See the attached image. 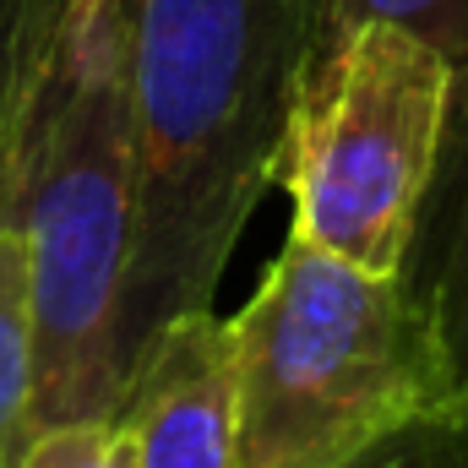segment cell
<instances>
[{
    "instance_id": "1",
    "label": "cell",
    "mask_w": 468,
    "mask_h": 468,
    "mask_svg": "<svg viewBox=\"0 0 468 468\" xmlns=\"http://www.w3.org/2000/svg\"><path fill=\"white\" fill-rule=\"evenodd\" d=\"M305 71L311 0H131L120 387L158 327L213 305L278 175Z\"/></svg>"
},
{
    "instance_id": "2",
    "label": "cell",
    "mask_w": 468,
    "mask_h": 468,
    "mask_svg": "<svg viewBox=\"0 0 468 468\" xmlns=\"http://www.w3.org/2000/svg\"><path fill=\"white\" fill-rule=\"evenodd\" d=\"M0 224L33 278L27 436L115 420L131 239V0H22L0 115Z\"/></svg>"
},
{
    "instance_id": "11",
    "label": "cell",
    "mask_w": 468,
    "mask_h": 468,
    "mask_svg": "<svg viewBox=\"0 0 468 468\" xmlns=\"http://www.w3.org/2000/svg\"><path fill=\"white\" fill-rule=\"evenodd\" d=\"M16 22H22V0H0V115H5V82L16 55Z\"/></svg>"
},
{
    "instance_id": "4",
    "label": "cell",
    "mask_w": 468,
    "mask_h": 468,
    "mask_svg": "<svg viewBox=\"0 0 468 468\" xmlns=\"http://www.w3.org/2000/svg\"><path fill=\"white\" fill-rule=\"evenodd\" d=\"M452 82L458 60L425 33L387 16L344 27L311 60L283 131L272 186L289 191V234L359 267L403 272Z\"/></svg>"
},
{
    "instance_id": "3",
    "label": "cell",
    "mask_w": 468,
    "mask_h": 468,
    "mask_svg": "<svg viewBox=\"0 0 468 468\" xmlns=\"http://www.w3.org/2000/svg\"><path fill=\"white\" fill-rule=\"evenodd\" d=\"M234 468H333L458 398L447 344L409 283L300 234L229 316Z\"/></svg>"
},
{
    "instance_id": "8",
    "label": "cell",
    "mask_w": 468,
    "mask_h": 468,
    "mask_svg": "<svg viewBox=\"0 0 468 468\" xmlns=\"http://www.w3.org/2000/svg\"><path fill=\"white\" fill-rule=\"evenodd\" d=\"M365 16L403 22L425 33L436 49H447L458 66L468 60V0H311V60Z\"/></svg>"
},
{
    "instance_id": "10",
    "label": "cell",
    "mask_w": 468,
    "mask_h": 468,
    "mask_svg": "<svg viewBox=\"0 0 468 468\" xmlns=\"http://www.w3.org/2000/svg\"><path fill=\"white\" fill-rule=\"evenodd\" d=\"M5 468H131L115 420H66L33 431Z\"/></svg>"
},
{
    "instance_id": "7",
    "label": "cell",
    "mask_w": 468,
    "mask_h": 468,
    "mask_svg": "<svg viewBox=\"0 0 468 468\" xmlns=\"http://www.w3.org/2000/svg\"><path fill=\"white\" fill-rule=\"evenodd\" d=\"M33 414V278L27 245L0 224V468L27 441Z\"/></svg>"
},
{
    "instance_id": "5",
    "label": "cell",
    "mask_w": 468,
    "mask_h": 468,
    "mask_svg": "<svg viewBox=\"0 0 468 468\" xmlns=\"http://www.w3.org/2000/svg\"><path fill=\"white\" fill-rule=\"evenodd\" d=\"M115 425L131 468H234L239 392L229 316L207 305L158 327L125 370Z\"/></svg>"
},
{
    "instance_id": "9",
    "label": "cell",
    "mask_w": 468,
    "mask_h": 468,
    "mask_svg": "<svg viewBox=\"0 0 468 468\" xmlns=\"http://www.w3.org/2000/svg\"><path fill=\"white\" fill-rule=\"evenodd\" d=\"M333 468H468V403L425 414V420L349 452Z\"/></svg>"
},
{
    "instance_id": "6",
    "label": "cell",
    "mask_w": 468,
    "mask_h": 468,
    "mask_svg": "<svg viewBox=\"0 0 468 468\" xmlns=\"http://www.w3.org/2000/svg\"><path fill=\"white\" fill-rule=\"evenodd\" d=\"M403 272L420 289L447 344L458 398L468 403V60L458 66V82H452L441 153H436V169L420 202V224H414Z\"/></svg>"
}]
</instances>
